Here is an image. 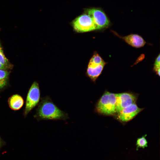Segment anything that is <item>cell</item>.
<instances>
[{"label": "cell", "mask_w": 160, "mask_h": 160, "mask_svg": "<svg viewBox=\"0 0 160 160\" xmlns=\"http://www.w3.org/2000/svg\"><path fill=\"white\" fill-rule=\"evenodd\" d=\"M74 30L78 33L89 32L96 30L92 17L87 14H83L77 17L72 22Z\"/></svg>", "instance_id": "obj_3"}, {"label": "cell", "mask_w": 160, "mask_h": 160, "mask_svg": "<svg viewBox=\"0 0 160 160\" xmlns=\"http://www.w3.org/2000/svg\"><path fill=\"white\" fill-rule=\"evenodd\" d=\"M9 74V72L6 70H0V89L6 85Z\"/></svg>", "instance_id": "obj_11"}, {"label": "cell", "mask_w": 160, "mask_h": 160, "mask_svg": "<svg viewBox=\"0 0 160 160\" xmlns=\"http://www.w3.org/2000/svg\"><path fill=\"white\" fill-rule=\"evenodd\" d=\"M160 56L159 54L155 59L153 67L154 71L159 76H160Z\"/></svg>", "instance_id": "obj_14"}, {"label": "cell", "mask_w": 160, "mask_h": 160, "mask_svg": "<svg viewBox=\"0 0 160 160\" xmlns=\"http://www.w3.org/2000/svg\"><path fill=\"white\" fill-rule=\"evenodd\" d=\"M86 12L92 17L96 30L104 28L109 25V20L105 13L101 9L96 8L88 9L86 10Z\"/></svg>", "instance_id": "obj_5"}, {"label": "cell", "mask_w": 160, "mask_h": 160, "mask_svg": "<svg viewBox=\"0 0 160 160\" xmlns=\"http://www.w3.org/2000/svg\"><path fill=\"white\" fill-rule=\"evenodd\" d=\"M116 94L105 91L99 100L95 110L98 113L104 115L116 114Z\"/></svg>", "instance_id": "obj_2"}, {"label": "cell", "mask_w": 160, "mask_h": 160, "mask_svg": "<svg viewBox=\"0 0 160 160\" xmlns=\"http://www.w3.org/2000/svg\"><path fill=\"white\" fill-rule=\"evenodd\" d=\"M147 135H145L142 137L137 139L136 142V150L140 148H144L148 146V142L146 139Z\"/></svg>", "instance_id": "obj_12"}, {"label": "cell", "mask_w": 160, "mask_h": 160, "mask_svg": "<svg viewBox=\"0 0 160 160\" xmlns=\"http://www.w3.org/2000/svg\"><path fill=\"white\" fill-rule=\"evenodd\" d=\"M143 109L138 107L136 103H134L124 108L115 115L116 118L120 121L127 122L133 119Z\"/></svg>", "instance_id": "obj_7"}, {"label": "cell", "mask_w": 160, "mask_h": 160, "mask_svg": "<svg viewBox=\"0 0 160 160\" xmlns=\"http://www.w3.org/2000/svg\"><path fill=\"white\" fill-rule=\"evenodd\" d=\"M137 98V95L132 93L124 92L116 94V114L124 108L135 103Z\"/></svg>", "instance_id": "obj_6"}, {"label": "cell", "mask_w": 160, "mask_h": 160, "mask_svg": "<svg viewBox=\"0 0 160 160\" xmlns=\"http://www.w3.org/2000/svg\"><path fill=\"white\" fill-rule=\"evenodd\" d=\"M106 64L105 62L101 64L89 62L87 70V74L93 81H95L101 73Z\"/></svg>", "instance_id": "obj_8"}, {"label": "cell", "mask_w": 160, "mask_h": 160, "mask_svg": "<svg viewBox=\"0 0 160 160\" xmlns=\"http://www.w3.org/2000/svg\"><path fill=\"white\" fill-rule=\"evenodd\" d=\"M24 101L20 95L15 94L10 97L8 100L10 108L12 109L17 110L20 109L23 105Z\"/></svg>", "instance_id": "obj_10"}, {"label": "cell", "mask_w": 160, "mask_h": 160, "mask_svg": "<svg viewBox=\"0 0 160 160\" xmlns=\"http://www.w3.org/2000/svg\"><path fill=\"white\" fill-rule=\"evenodd\" d=\"M0 62L4 65L9 67V64L8 59L6 57L0 43Z\"/></svg>", "instance_id": "obj_13"}, {"label": "cell", "mask_w": 160, "mask_h": 160, "mask_svg": "<svg viewBox=\"0 0 160 160\" xmlns=\"http://www.w3.org/2000/svg\"><path fill=\"white\" fill-rule=\"evenodd\" d=\"M40 97V92L39 84L34 81L31 85L28 92L24 111L25 115H27L38 103Z\"/></svg>", "instance_id": "obj_4"}, {"label": "cell", "mask_w": 160, "mask_h": 160, "mask_svg": "<svg viewBox=\"0 0 160 160\" xmlns=\"http://www.w3.org/2000/svg\"><path fill=\"white\" fill-rule=\"evenodd\" d=\"M2 141L1 140V138L0 137V148L2 146Z\"/></svg>", "instance_id": "obj_16"}, {"label": "cell", "mask_w": 160, "mask_h": 160, "mask_svg": "<svg viewBox=\"0 0 160 160\" xmlns=\"http://www.w3.org/2000/svg\"><path fill=\"white\" fill-rule=\"evenodd\" d=\"M9 67L5 65L0 62V70H6L9 68Z\"/></svg>", "instance_id": "obj_15"}, {"label": "cell", "mask_w": 160, "mask_h": 160, "mask_svg": "<svg viewBox=\"0 0 160 160\" xmlns=\"http://www.w3.org/2000/svg\"><path fill=\"white\" fill-rule=\"evenodd\" d=\"M115 34L122 39L128 44L134 47L139 48L143 47L146 43V42L143 38L137 34H131L121 37L117 33Z\"/></svg>", "instance_id": "obj_9"}, {"label": "cell", "mask_w": 160, "mask_h": 160, "mask_svg": "<svg viewBox=\"0 0 160 160\" xmlns=\"http://www.w3.org/2000/svg\"><path fill=\"white\" fill-rule=\"evenodd\" d=\"M36 116L39 120H65L68 118V114L60 109L48 97L42 100Z\"/></svg>", "instance_id": "obj_1"}]
</instances>
